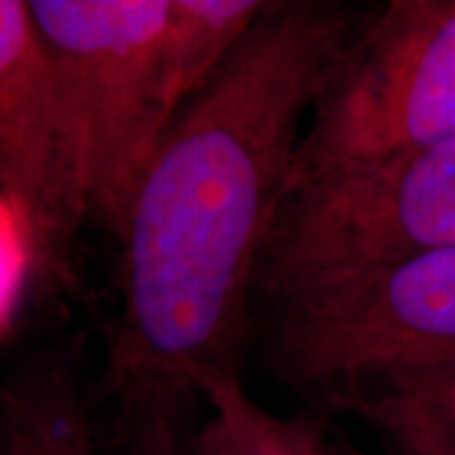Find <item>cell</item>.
<instances>
[{"label":"cell","mask_w":455,"mask_h":455,"mask_svg":"<svg viewBox=\"0 0 455 455\" xmlns=\"http://www.w3.org/2000/svg\"><path fill=\"white\" fill-rule=\"evenodd\" d=\"M357 20L329 0L268 3L149 160L119 238L122 314L104 374L122 412L185 407L238 374L263 248Z\"/></svg>","instance_id":"cell-1"},{"label":"cell","mask_w":455,"mask_h":455,"mask_svg":"<svg viewBox=\"0 0 455 455\" xmlns=\"http://www.w3.org/2000/svg\"><path fill=\"white\" fill-rule=\"evenodd\" d=\"M266 367L319 415L455 392V248L266 304Z\"/></svg>","instance_id":"cell-2"},{"label":"cell","mask_w":455,"mask_h":455,"mask_svg":"<svg viewBox=\"0 0 455 455\" xmlns=\"http://www.w3.org/2000/svg\"><path fill=\"white\" fill-rule=\"evenodd\" d=\"M64 112L84 215L116 238L160 149L157 51L172 0H31Z\"/></svg>","instance_id":"cell-3"},{"label":"cell","mask_w":455,"mask_h":455,"mask_svg":"<svg viewBox=\"0 0 455 455\" xmlns=\"http://www.w3.org/2000/svg\"><path fill=\"white\" fill-rule=\"evenodd\" d=\"M453 137L455 0H392L359 16L331 66L289 193Z\"/></svg>","instance_id":"cell-4"},{"label":"cell","mask_w":455,"mask_h":455,"mask_svg":"<svg viewBox=\"0 0 455 455\" xmlns=\"http://www.w3.org/2000/svg\"><path fill=\"white\" fill-rule=\"evenodd\" d=\"M455 248V137L291 190L263 248L266 304Z\"/></svg>","instance_id":"cell-5"},{"label":"cell","mask_w":455,"mask_h":455,"mask_svg":"<svg viewBox=\"0 0 455 455\" xmlns=\"http://www.w3.org/2000/svg\"><path fill=\"white\" fill-rule=\"evenodd\" d=\"M0 196L36 274H51L82 223L64 112L26 0H0Z\"/></svg>","instance_id":"cell-6"},{"label":"cell","mask_w":455,"mask_h":455,"mask_svg":"<svg viewBox=\"0 0 455 455\" xmlns=\"http://www.w3.org/2000/svg\"><path fill=\"white\" fill-rule=\"evenodd\" d=\"M197 397L208 415L190 438V455H359L326 415H278L256 403L241 374L212 379Z\"/></svg>","instance_id":"cell-7"},{"label":"cell","mask_w":455,"mask_h":455,"mask_svg":"<svg viewBox=\"0 0 455 455\" xmlns=\"http://www.w3.org/2000/svg\"><path fill=\"white\" fill-rule=\"evenodd\" d=\"M0 455H97L89 407L66 362L36 359L0 385Z\"/></svg>","instance_id":"cell-8"},{"label":"cell","mask_w":455,"mask_h":455,"mask_svg":"<svg viewBox=\"0 0 455 455\" xmlns=\"http://www.w3.org/2000/svg\"><path fill=\"white\" fill-rule=\"evenodd\" d=\"M352 415L372 427L390 455H455V395L385 400Z\"/></svg>","instance_id":"cell-9"},{"label":"cell","mask_w":455,"mask_h":455,"mask_svg":"<svg viewBox=\"0 0 455 455\" xmlns=\"http://www.w3.org/2000/svg\"><path fill=\"white\" fill-rule=\"evenodd\" d=\"M122 455H190V438L182 433V405L152 403L122 412Z\"/></svg>","instance_id":"cell-10"}]
</instances>
